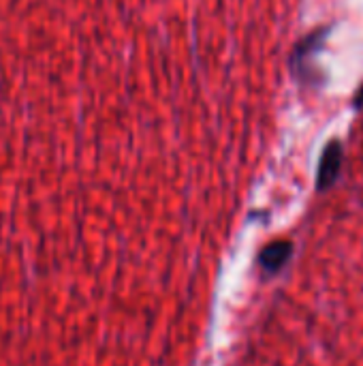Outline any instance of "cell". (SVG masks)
I'll use <instances>...</instances> for the list:
<instances>
[{"instance_id":"1","label":"cell","mask_w":363,"mask_h":366,"mask_svg":"<svg viewBox=\"0 0 363 366\" xmlns=\"http://www.w3.org/2000/svg\"><path fill=\"white\" fill-rule=\"evenodd\" d=\"M289 255V247L287 244H278V247H272L265 255H263V264L267 268H278Z\"/></svg>"},{"instance_id":"2","label":"cell","mask_w":363,"mask_h":366,"mask_svg":"<svg viewBox=\"0 0 363 366\" xmlns=\"http://www.w3.org/2000/svg\"><path fill=\"white\" fill-rule=\"evenodd\" d=\"M338 169V154H327L325 157V167H323V184H327L334 178V172Z\"/></svg>"}]
</instances>
